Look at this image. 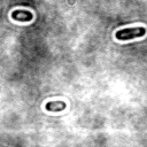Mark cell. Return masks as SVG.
I'll use <instances>...</instances> for the list:
<instances>
[{"label": "cell", "mask_w": 147, "mask_h": 147, "mask_svg": "<svg viewBox=\"0 0 147 147\" xmlns=\"http://www.w3.org/2000/svg\"><path fill=\"white\" fill-rule=\"evenodd\" d=\"M146 32H147V30L144 26H131V28H124V29L116 31L115 37L117 40L126 41V40H131L134 38L144 37L146 34Z\"/></svg>", "instance_id": "6da1fadb"}, {"label": "cell", "mask_w": 147, "mask_h": 147, "mask_svg": "<svg viewBox=\"0 0 147 147\" xmlns=\"http://www.w3.org/2000/svg\"><path fill=\"white\" fill-rule=\"evenodd\" d=\"M67 108V103L62 100H56V101H48L45 105V109L48 111H62Z\"/></svg>", "instance_id": "3957f363"}, {"label": "cell", "mask_w": 147, "mask_h": 147, "mask_svg": "<svg viewBox=\"0 0 147 147\" xmlns=\"http://www.w3.org/2000/svg\"><path fill=\"white\" fill-rule=\"evenodd\" d=\"M11 18L17 22H30L33 18V14L25 9H15L11 11Z\"/></svg>", "instance_id": "7a4b0ae2"}]
</instances>
